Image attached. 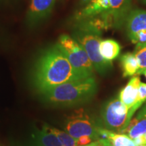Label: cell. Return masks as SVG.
I'll use <instances>...</instances> for the list:
<instances>
[{
	"label": "cell",
	"mask_w": 146,
	"mask_h": 146,
	"mask_svg": "<svg viewBox=\"0 0 146 146\" xmlns=\"http://www.w3.org/2000/svg\"><path fill=\"white\" fill-rule=\"evenodd\" d=\"M83 79L80 77L57 44L47 49L36 62L33 74V82L42 94L66 82Z\"/></svg>",
	"instance_id": "cell-1"
},
{
	"label": "cell",
	"mask_w": 146,
	"mask_h": 146,
	"mask_svg": "<svg viewBox=\"0 0 146 146\" xmlns=\"http://www.w3.org/2000/svg\"><path fill=\"white\" fill-rule=\"evenodd\" d=\"M97 91L94 76L66 82L41 94L45 103L55 106H76L88 102Z\"/></svg>",
	"instance_id": "cell-2"
},
{
	"label": "cell",
	"mask_w": 146,
	"mask_h": 146,
	"mask_svg": "<svg viewBox=\"0 0 146 146\" xmlns=\"http://www.w3.org/2000/svg\"><path fill=\"white\" fill-rule=\"evenodd\" d=\"M58 44L67 56L72 68L81 78L94 76V67L83 47L68 35H63Z\"/></svg>",
	"instance_id": "cell-3"
},
{
	"label": "cell",
	"mask_w": 146,
	"mask_h": 146,
	"mask_svg": "<svg viewBox=\"0 0 146 146\" xmlns=\"http://www.w3.org/2000/svg\"><path fill=\"white\" fill-rule=\"evenodd\" d=\"M99 129L83 109L76 110L72 112L64 123L66 132L76 139L82 136H90L97 141L100 139Z\"/></svg>",
	"instance_id": "cell-4"
},
{
	"label": "cell",
	"mask_w": 146,
	"mask_h": 146,
	"mask_svg": "<svg viewBox=\"0 0 146 146\" xmlns=\"http://www.w3.org/2000/svg\"><path fill=\"white\" fill-rule=\"evenodd\" d=\"M81 44L88 55L94 69L100 74H106L112 66V62L104 59L100 52V36L98 33L85 31L77 38Z\"/></svg>",
	"instance_id": "cell-5"
},
{
	"label": "cell",
	"mask_w": 146,
	"mask_h": 146,
	"mask_svg": "<svg viewBox=\"0 0 146 146\" xmlns=\"http://www.w3.org/2000/svg\"><path fill=\"white\" fill-rule=\"evenodd\" d=\"M129 111L119 98L110 100L102 113L105 127L110 131L121 133L130 123Z\"/></svg>",
	"instance_id": "cell-6"
},
{
	"label": "cell",
	"mask_w": 146,
	"mask_h": 146,
	"mask_svg": "<svg viewBox=\"0 0 146 146\" xmlns=\"http://www.w3.org/2000/svg\"><path fill=\"white\" fill-rule=\"evenodd\" d=\"M140 83L141 81L138 76H133L120 92V100L127 107L129 110L134 106L137 101Z\"/></svg>",
	"instance_id": "cell-7"
},
{
	"label": "cell",
	"mask_w": 146,
	"mask_h": 146,
	"mask_svg": "<svg viewBox=\"0 0 146 146\" xmlns=\"http://www.w3.org/2000/svg\"><path fill=\"white\" fill-rule=\"evenodd\" d=\"M127 31L129 37L140 32L146 31V11L137 10L129 14L127 20Z\"/></svg>",
	"instance_id": "cell-8"
},
{
	"label": "cell",
	"mask_w": 146,
	"mask_h": 146,
	"mask_svg": "<svg viewBox=\"0 0 146 146\" xmlns=\"http://www.w3.org/2000/svg\"><path fill=\"white\" fill-rule=\"evenodd\" d=\"M55 0H31L29 17L31 21L36 22L46 17L52 11Z\"/></svg>",
	"instance_id": "cell-9"
},
{
	"label": "cell",
	"mask_w": 146,
	"mask_h": 146,
	"mask_svg": "<svg viewBox=\"0 0 146 146\" xmlns=\"http://www.w3.org/2000/svg\"><path fill=\"white\" fill-rule=\"evenodd\" d=\"M98 132L100 139H108L112 146H137L134 140L124 133H116L102 128H100Z\"/></svg>",
	"instance_id": "cell-10"
},
{
	"label": "cell",
	"mask_w": 146,
	"mask_h": 146,
	"mask_svg": "<svg viewBox=\"0 0 146 146\" xmlns=\"http://www.w3.org/2000/svg\"><path fill=\"white\" fill-rule=\"evenodd\" d=\"M32 146H63L57 137L43 127L41 130L35 131Z\"/></svg>",
	"instance_id": "cell-11"
},
{
	"label": "cell",
	"mask_w": 146,
	"mask_h": 146,
	"mask_svg": "<svg viewBox=\"0 0 146 146\" xmlns=\"http://www.w3.org/2000/svg\"><path fill=\"white\" fill-rule=\"evenodd\" d=\"M146 133V118L137 115L131 119L129 125L120 133H124L134 139Z\"/></svg>",
	"instance_id": "cell-12"
},
{
	"label": "cell",
	"mask_w": 146,
	"mask_h": 146,
	"mask_svg": "<svg viewBox=\"0 0 146 146\" xmlns=\"http://www.w3.org/2000/svg\"><path fill=\"white\" fill-rule=\"evenodd\" d=\"M110 10L109 0H91V2L82 11L83 18H93Z\"/></svg>",
	"instance_id": "cell-13"
},
{
	"label": "cell",
	"mask_w": 146,
	"mask_h": 146,
	"mask_svg": "<svg viewBox=\"0 0 146 146\" xmlns=\"http://www.w3.org/2000/svg\"><path fill=\"white\" fill-rule=\"evenodd\" d=\"M120 47L118 42L112 39L101 41L100 44V52L104 59L112 62L118 57L120 52Z\"/></svg>",
	"instance_id": "cell-14"
},
{
	"label": "cell",
	"mask_w": 146,
	"mask_h": 146,
	"mask_svg": "<svg viewBox=\"0 0 146 146\" xmlns=\"http://www.w3.org/2000/svg\"><path fill=\"white\" fill-rule=\"evenodd\" d=\"M120 64L124 77L136 75L139 69V66L134 53L128 52L123 54L120 58Z\"/></svg>",
	"instance_id": "cell-15"
},
{
	"label": "cell",
	"mask_w": 146,
	"mask_h": 146,
	"mask_svg": "<svg viewBox=\"0 0 146 146\" xmlns=\"http://www.w3.org/2000/svg\"><path fill=\"white\" fill-rule=\"evenodd\" d=\"M110 11L115 16L118 21L126 15L129 9L131 0H109Z\"/></svg>",
	"instance_id": "cell-16"
},
{
	"label": "cell",
	"mask_w": 146,
	"mask_h": 146,
	"mask_svg": "<svg viewBox=\"0 0 146 146\" xmlns=\"http://www.w3.org/2000/svg\"><path fill=\"white\" fill-rule=\"evenodd\" d=\"M46 130L50 131L53 134L55 135L63 146H78L77 145V140L72 136L70 135L68 133H67L66 131H63L56 128L50 127V126L45 125L43 126Z\"/></svg>",
	"instance_id": "cell-17"
},
{
	"label": "cell",
	"mask_w": 146,
	"mask_h": 146,
	"mask_svg": "<svg viewBox=\"0 0 146 146\" xmlns=\"http://www.w3.org/2000/svg\"><path fill=\"white\" fill-rule=\"evenodd\" d=\"M146 102V83H140L139 86L138 91V98L137 103L135 104L131 110H129V120L132 119L133 116L137 110L141 106L144 102Z\"/></svg>",
	"instance_id": "cell-18"
},
{
	"label": "cell",
	"mask_w": 146,
	"mask_h": 146,
	"mask_svg": "<svg viewBox=\"0 0 146 146\" xmlns=\"http://www.w3.org/2000/svg\"><path fill=\"white\" fill-rule=\"evenodd\" d=\"M134 54L139 66V69L137 73V75H138L140 72L146 70V45H136Z\"/></svg>",
	"instance_id": "cell-19"
},
{
	"label": "cell",
	"mask_w": 146,
	"mask_h": 146,
	"mask_svg": "<svg viewBox=\"0 0 146 146\" xmlns=\"http://www.w3.org/2000/svg\"><path fill=\"white\" fill-rule=\"evenodd\" d=\"M76 140H77L78 146H83L91 143L94 139L90 136H82Z\"/></svg>",
	"instance_id": "cell-20"
},
{
	"label": "cell",
	"mask_w": 146,
	"mask_h": 146,
	"mask_svg": "<svg viewBox=\"0 0 146 146\" xmlns=\"http://www.w3.org/2000/svg\"><path fill=\"white\" fill-rule=\"evenodd\" d=\"M133 140H134V142L135 143L137 146L146 145V138L145 137V135L138 137L134 139Z\"/></svg>",
	"instance_id": "cell-21"
},
{
	"label": "cell",
	"mask_w": 146,
	"mask_h": 146,
	"mask_svg": "<svg viewBox=\"0 0 146 146\" xmlns=\"http://www.w3.org/2000/svg\"><path fill=\"white\" fill-rule=\"evenodd\" d=\"M98 141L100 142V143L102 144V146H112V145H111L110 143L108 140L106 139L100 138L98 139Z\"/></svg>",
	"instance_id": "cell-22"
},
{
	"label": "cell",
	"mask_w": 146,
	"mask_h": 146,
	"mask_svg": "<svg viewBox=\"0 0 146 146\" xmlns=\"http://www.w3.org/2000/svg\"><path fill=\"white\" fill-rule=\"evenodd\" d=\"M137 115H139V116H143V117L146 118V104H145V106H144L141 109V110L139 112Z\"/></svg>",
	"instance_id": "cell-23"
},
{
	"label": "cell",
	"mask_w": 146,
	"mask_h": 146,
	"mask_svg": "<svg viewBox=\"0 0 146 146\" xmlns=\"http://www.w3.org/2000/svg\"><path fill=\"white\" fill-rule=\"evenodd\" d=\"M83 146H102V144L100 143V142L98 141V140H97V141H96L92 142V143L87 144V145H83Z\"/></svg>",
	"instance_id": "cell-24"
},
{
	"label": "cell",
	"mask_w": 146,
	"mask_h": 146,
	"mask_svg": "<svg viewBox=\"0 0 146 146\" xmlns=\"http://www.w3.org/2000/svg\"><path fill=\"white\" fill-rule=\"evenodd\" d=\"M139 74H143V75L145 76V78H146V70H143V71H141V72H140L138 74V75H139Z\"/></svg>",
	"instance_id": "cell-25"
},
{
	"label": "cell",
	"mask_w": 146,
	"mask_h": 146,
	"mask_svg": "<svg viewBox=\"0 0 146 146\" xmlns=\"http://www.w3.org/2000/svg\"><path fill=\"white\" fill-rule=\"evenodd\" d=\"M145 135V138H146V133H145V134H144Z\"/></svg>",
	"instance_id": "cell-26"
},
{
	"label": "cell",
	"mask_w": 146,
	"mask_h": 146,
	"mask_svg": "<svg viewBox=\"0 0 146 146\" xmlns=\"http://www.w3.org/2000/svg\"><path fill=\"white\" fill-rule=\"evenodd\" d=\"M141 146H146V145H141Z\"/></svg>",
	"instance_id": "cell-27"
},
{
	"label": "cell",
	"mask_w": 146,
	"mask_h": 146,
	"mask_svg": "<svg viewBox=\"0 0 146 146\" xmlns=\"http://www.w3.org/2000/svg\"><path fill=\"white\" fill-rule=\"evenodd\" d=\"M145 3H146V0H145Z\"/></svg>",
	"instance_id": "cell-28"
}]
</instances>
